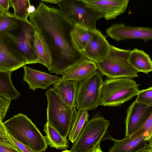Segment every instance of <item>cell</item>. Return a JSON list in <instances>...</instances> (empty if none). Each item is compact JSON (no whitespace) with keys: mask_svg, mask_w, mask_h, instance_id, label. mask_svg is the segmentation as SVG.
<instances>
[{"mask_svg":"<svg viewBox=\"0 0 152 152\" xmlns=\"http://www.w3.org/2000/svg\"><path fill=\"white\" fill-rule=\"evenodd\" d=\"M29 18L30 23L42 37L50 52L52 60L50 73L62 75L86 58L75 48L72 41L70 34L74 24L59 10L39 2Z\"/></svg>","mask_w":152,"mask_h":152,"instance_id":"6da1fadb","label":"cell"},{"mask_svg":"<svg viewBox=\"0 0 152 152\" xmlns=\"http://www.w3.org/2000/svg\"><path fill=\"white\" fill-rule=\"evenodd\" d=\"M3 124L9 134L33 152H44L47 148L45 137L26 115L18 113Z\"/></svg>","mask_w":152,"mask_h":152,"instance_id":"7a4b0ae2","label":"cell"},{"mask_svg":"<svg viewBox=\"0 0 152 152\" xmlns=\"http://www.w3.org/2000/svg\"><path fill=\"white\" fill-rule=\"evenodd\" d=\"M139 86L135 81L129 78L106 79L102 87L100 105L119 106L137 95Z\"/></svg>","mask_w":152,"mask_h":152,"instance_id":"3957f363","label":"cell"},{"mask_svg":"<svg viewBox=\"0 0 152 152\" xmlns=\"http://www.w3.org/2000/svg\"><path fill=\"white\" fill-rule=\"evenodd\" d=\"M45 94L48 101L47 122L62 137L66 138L77 111L75 107L64 102L52 88L48 90Z\"/></svg>","mask_w":152,"mask_h":152,"instance_id":"277c9868","label":"cell"},{"mask_svg":"<svg viewBox=\"0 0 152 152\" xmlns=\"http://www.w3.org/2000/svg\"><path fill=\"white\" fill-rule=\"evenodd\" d=\"M19 20L17 29L10 32L0 33V38L21 54L27 64L37 63L33 43L36 29L30 22Z\"/></svg>","mask_w":152,"mask_h":152,"instance_id":"5b68a950","label":"cell"},{"mask_svg":"<svg viewBox=\"0 0 152 152\" xmlns=\"http://www.w3.org/2000/svg\"><path fill=\"white\" fill-rule=\"evenodd\" d=\"M131 50L110 45L107 57L102 62L96 64L98 69L102 75L108 78L132 79L138 77V72L131 66L128 61Z\"/></svg>","mask_w":152,"mask_h":152,"instance_id":"8992f818","label":"cell"},{"mask_svg":"<svg viewBox=\"0 0 152 152\" xmlns=\"http://www.w3.org/2000/svg\"><path fill=\"white\" fill-rule=\"evenodd\" d=\"M56 4L60 12L74 25L92 31L97 30L96 22L103 18L102 15L86 5L82 0H59Z\"/></svg>","mask_w":152,"mask_h":152,"instance_id":"52a82bcc","label":"cell"},{"mask_svg":"<svg viewBox=\"0 0 152 152\" xmlns=\"http://www.w3.org/2000/svg\"><path fill=\"white\" fill-rule=\"evenodd\" d=\"M109 125V121L96 113L88 121L70 150L72 152H90L100 144Z\"/></svg>","mask_w":152,"mask_h":152,"instance_id":"ba28073f","label":"cell"},{"mask_svg":"<svg viewBox=\"0 0 152 152\" xmlns=\"http://www.w3.org/2000/svg\"><path fill=\"white\" fill-rule=\"evenodd\" d=\"M102 76L96 71L79 82L75 107L77 111L93 110L100 105Z\"/></svg>","mask_w":152,"mask_h":152,"instance_id":"9c48e42d","label":"cell"},{"mask_svg":"<svg viewBox=\"0 0 152 152\" xmlns=\"http://www.w3.org/2000/svg\"><path fill=\"white\" fill-rule=\"evenodd\" d=\"M107 35L119 41L127 39H140L146 42L152 40V28L132 26L123 23L115 24L106 30Z\"/></svg>","mask_w":152,"mask_h":152,"instance_id":"30bf717a","label":"cell"},{"mask_svg":"<svg viewBox=\"0 0 152 152\" xmlns=\"http://www.w3.org/2000/svg\"><path fill=\"white\" fill-rule=\"evenodd\" d=\"M152 110V106L134 101L129 107L125 121V137H130L144 124Z\"/></svg>","mask_w":152,"mask_h":152,"instance_id":"8fae6325","label":"cell"},{"mask_svg":"<svg viewBox=\"0 0 152 152\" xmlns=\"http://www.w3.org/2000/svg\"><path fill=\"white\" fill-rule=\"evenodd\" d=\"M86 5L99 12L105 20L115 19L124 12L128 5L129 0H82Z\"/></svg>","mask_w":152,"mask_h":152,"instance_id":"7c38bea8","label":"cell"},{"mask_svg":"<svg viewBox=\"0 0 152 152\" xmlns=\"http://www.w3.org/2000/svg\"><path fill=\"white\" fill-rule=\"evenodd\" d=\"M110 45L104 36L97 30L83 54L86 58L97 64L102 62L107 57Z\"/></svg>","mask_w":152,"mask_h":152,"instance_id":"4fadbf2b","label":"cell"},{"mask_svg":"<svg viewBox=\"0 0 152 152\" xmlns=\"http://www.w3.org/2000/svg\"><path fill=\"white\" fill-rule=\"evenodd\" d=\"M26 64L24 58L0 38V71L12 72Z\"/></svg>","mask_w":152,"mask_h":152,"instance_id":"5bb4252c","label":"cell"},{"mask_svg":"<svg viewBox=\"0 0 152 152\" xmlns=\"http://www.w3.org/2000/svg\"><path fill=\"white\" fill-rule=\"evenodd\" d=\"M24 73L23 81L28 84L29 88L35 91L37 88L43 89L61 80V77L33 69L26 66H23Z\"/></svg>","mask_w":152,"mask_h":152,"instance_id":"9a60e30c","label":"cell"},{"mask_svg":"<svg viewBox=\"0 0 152 152\" xmlns=\"http://www.w3.org/2000/svg\"><path fill=\"white\" fill-rule=\"evenodd\" d=\"M97 69L96 63L86 58L67 70L62 75V79L79 82L93 74Z\"/></svg>","mask_w":152,"mask_h":152,"instance_id":"2e32d148","label":"cell"},{"mask_svg":"<svg viewBox=\"0 0 152 152\" xmlns=\"http://www.w3.org/2000/svg\"><path fill=\"white\" fill-rule=\"evenodd\" d=\"M106 139L111 140L114 143V146L108 152H138L148 147L144 134L133 139L125 137L120 140L115 139L108 135Z\"/></svg>","mask_w":152,"mask_h":152,"instance_id":"e0dca14e","label":"cell"},{"mask_svg":"<svg viewBox=\"0 0 152 152\" xmlns=\"http://www.w3.org/2000/svg\"><path fill=\"white\" fill-rule=\"evenodd\" d=\"M79 83L75 80L61 79L54 83L52 88L64 102L75 107Z\"/></svg>","mask_w":152,"mask_h":152,"instance_id":"ac0fdd59","label":"cell"},{"mask_svg":"<svg viewBox=\"0 0 152 152\" xmlns=\"http://www.w3.org/2000/svg\"><path fill=\"white\" fill-rule=\"evenodd\" d=\"M128 61L138 72L148 74L152 71V61L150 56L142 50L134 48L131 50Z\"/></svg>","mask_w":152,"mask_h":152,"instance_id":"d6986e66","label":"cell"},{"mask_svg":"<svg viewBox=\"0 0 152 152\" xmlns=\"http://www.w3.org/2000/svg\"><path fill=\"white\" fill-rule=\"evenodd\" d=\"M33 43L37 63L45 66L49 71L52 66L51 55L43 39L37 30L34 35Z\"/></svg>","mask_w":152,"mask_h":152,"instance_id":"ffe728a7","label":"cell"},{"mask_svg":"<svg viewBox=\"0 0 152 152\" xmlns=\"http://www.w3.org/2000/svg\"><path fill=\"white\" fill-rule=\"evenodd\" d=\"M96 31H92L74 24V28L70 35L75 48L78 51L83 53Z\"/></svg>","mask_w":152,"mask_h":152,"instance_id":"44dd1931","label":"cell"},{"mask_svg":"<svg viewBox=\"0 0 152 152\" xmlns=\"http://www.w3.org/2000/svg\"><path fill=\"white\" fill-rule=\"evenodd\" d=\"M87 110L76 112L72 122L68 134V139L73 144L77 139L89 121Z\"/></svg>","mask_w":152,"mask_h":152,"instance_id":"7402d4cb","label":"cell"},{"mask_svg":"<svg viewBox=\"0 0 152 152\" xmlns=\"http://www.w3.org/2000/svg\"><path fill=\"white\" fill-rule=\"evenodd\" d=\"M43 131L48 145L59 150L66 149L69 147V144L67 139L62 137L47 122L44 126Z\"/></svg>","mask_w":152,"mask_h":152,"instance_id":"603a6c76","label":"cell"},{"mask_svg":"<svg viewBox=\"0 0 152 152\" xmlns=\"http://www.w3.org/2000/svg\"><path fill=\"white\" fill-rule=\"evenodd\" d=\"M11 72L0 71V96L12 100L20 96L11 80Z\"/></svg>","mask_w":152,"mask_h":152,"instance_id":"cb8c5ba5","label":"cell"},{"mask_svg":"<svg viewBox=\"0 0 152 152\" xmlns=\"http://www.w3.org/2000/svg\"><path fill=\"white\" fill-rule=\"evenodd\" d=\"M10 7H12L14 10L13 17L28 23L30 21L28 19L29 16L28 9L30 5L29 0H9Z\"/></svg>","mask_w":152,"mask_h":152,"instance_id":"d4e9b609","label":"cell"},{"mask_svg":"<svg viewBox=\"0 0 152 152\" xmlns=\"http://www.w3.org/2000/svg\"><path fill=\"white\" fill-rule=\"evenodd\" d=\"M19 20L10 12L0 10V33L10 32L17 29Z\"/></svg>","mask_w":152,"mask_h":152,"instance_id":"484cf974","label":"cell"},{"mask_svg":"<svg viewBox=\"0 0 152 152\" xmlns=\"http://www.w3.org/2000/svg\"><path fill=\"white\" fill-rule=\"evenodd\" d=\"M144 134L145 140L148 142L152 137V110L145 121L142 125L129 137L135 138Z\"/></svg>","mask_w":152,"mask_h":152,"instance_id":"4316f807","label":"cell"},{"mask_svg":"<svg viewBox=\"0 0 152 152\" xmlns=\"http://www.w3.org/2000/svg\"><path fill=\"white\" fill-rule=\"evenodd\" d=\"M135 101L145 104L148 106H152V87L139 91Z\"/></svg>","mask_w":152,"mask_h":152,"instance_id":"83f0119b","label":"cell"},{"mask_svg":"<svg viewBox=\"0 0 152 152\" xmlns=\"http://www.w3.org/2000/svg\"><path fill=\"white\" fill-rule=\"evenodd\" d=\"M0 144L7 146L17 148L11 140L7 132L2 121L0 120Z\"/></svg>","mask_w":152,"mask_h":152,"instance_id":"f1b7e54d","label":"cell"},{"mask_svg":"<svg viewBox=\"0 0 152 152\" xmlns=\"http://www.w3.org/2000/svg\"><path fill=\"white\" fill-rule=\"evenodd\" d=\"M11 100L0 96V120L5 117Z\"/></svg>","mask_w":152,"mask_h":152,"instance_id":"f546056e","label":"cell"},{"mask_svg":"<svg viewBox=\"0 0 152 152\" xmlns=\"http://www.w3.org/2000/svg\"><path fill=\"white\" fill-rule=\"evenodd\" d=\"M8 134L17 150L20 152H33L30 148L18 141L10 135Z\"/></svg>","mask_w":152,"mask_h":152,"instance_id":"4dcf8cb0","label":"cell"},{"mask_svg":"<svg viewBox=\"0 0 152 152\" xmlns=\"http://www.w3.org/2000/svg\"><path fill=\"white\" fill-rule=\"evenodd\" d=\"M10 7L9 0H0V10L6 12H9Z\"/></svg>","mask_w":152,"mask_h":152,"instance_id":"1f68e13d","label":"cell"},{"mask_svg":"<svg viewBox=\"0 0 152 152\" xmlns=\"http://www.w3.org/2000/svg\"><path fill=\"white\" fill-rule=\"evenodd\" d=\"M0 152H20L17 150L12 148L0 144Z\"/></svg>","mask_w":152,"mask_h":152,"instance_id":"d6a6232c","label":"cell"},{"mask_svg":"<svg viewBox=\"0 0 152 152\" xmlns=\"http://www.w3.org/2000/svg\"><path fill=\"white\" fill-rule=\"evenodd\" d=\"M35 7L33 5H31L29 6L28 9V12L29 15L34 12L35 10Z\"/></svg>","mask_w":152,"mask_h":152,"instance_id":"836d02e7","label":"cell"},{"mask_svg":"<svg viewBox=\"0 0 152 152\" xmlns=\"http://www.w3.org/2000/svg\"><path fill=\"white\" fill-rule=\"evenodd\" d=\"M100 144H99L96 146L90 152H101V149Z\"/></svg>","mask_w":152,"mask_h":152,"instance_id":"e575fe53","label":"cell"},{"mask_svg":"<svg viewBox=\"0 0 152 152\" xmlns=\"http://www.w3.org/2000/svg\"><path fill=\"white\" fill-rule=\"evenodd\" d=\"M59 0H42V2H48L51 3L57 4V3L59 1Z\"/></svg>","mask_w":152,"mask_h":152,"instance_id":"d590c367","label":"cell"},{"mask_svg":"<svg viewBox=\"0 0 152 152\" xmlns=\"http://www.w3.org/2000/svg\"><path fill=\"white\" fill-rule=\"evenodd\" d=\"M138 152H152V148L148 147Z\"/></svg>","mask_w":152,"mask_h":152,"instance_id":"8d00e7d4","label":"cell"},{"mask_svg":"<svg viewBox=\"0 0 152 152\" xmlns=\"http://www.w3.org/2000/svg\"><path fill=\"white\" fill-rule=\"evenodd\" d=\"M148 143V146L149 147L152 148V137Z\"/></svg>","mask_w":152,"mask_h":152,"instance_id":"74e56055","label":"cell"},{"mask_svg":"<svg viewBox=\"0 0 152 152\" xmlns=\"http://www.w3.org/2000/svg\"><path fill=\"white\" fill-rule=\"evenodd\" d=\"M62 152H72L70 150H66L62 151Z\"/></svg>","mask_w":152,"mask_h":152,"instance_id":"f35d334b","label":"cell"},{"mask_svg":"<svg viewBox=\"0 0 152 152\" xmlns=\"http://www.w3.org/2000/svg\"><path fill=\"white\" fill-rule=\"evenodd\" d=\"M101 152H104L102 151V150H101Z\"/></svg>","mask_w":152,"mask_h":152,"instance_id":"ab89813d","label":"cell"}]
</instances>
